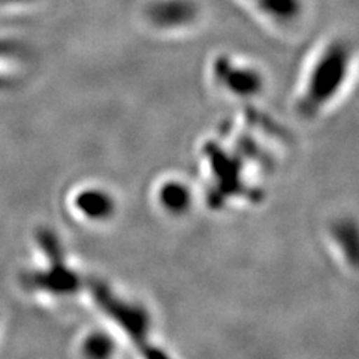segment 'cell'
<instances>
[{"label": "cell", "instance_id": "52a82bcc", "mask_svg": "<svg viewBox=\"0 0 359 359\" xmlns=\"http://www.w3.org/2000/svg\"><path fill=\"white\" fill-rule=\"evenodd\" d=\"M120 339L105 330H87L76 341L80 359H114Z\"/></svg>", "mask_w": 359, "mask_h": 359}, {"label": "cell", "instance_id": "6da1fadb", "mask_svg": "<svg viewBox=\"0 0 359 359\" xmlns=\"http://www.w3.org/2000/svg\"><path fill=\"white\" fill-rule=\"evenodd\" d=\"M355 65V45L344 36L328 39L314 53L295 96L299 117L314 120L346 92Z\"/></svg>", "mask_w": 359, "mask_h": 359}, {"label": "cell", "instance_id": "ba28073f", "mask_svg": "<svg viewBox=\"0 0 359 359\" xmlns=\"http://www.w3.org/2000/svg\"><path fill=\"white\" fill-rule=\"evenodd\" d=\"M243 2H247V4H250V2H252V0H243Z\"/></svg>", "mask_w": 359, "mask_h": 359}, {"label": "cell", "instance_id": "5b68a950", "mask_svg": "<svg viewBox=\"0 0 359 359\" xmlns=\"http://www.w3.org/2000/svg\"><path fill=\"white\" fill-rule=\"evenodd\" d=\"M154 202L157 208L168 216L180 217L192 208L194 192L192 186L183 178L166 177L161 178L154 186Z\"/></svg>", "mask_w": 359, "mask_h": 359}, {"label": "cell", "instance_id": "277c9868", "mask_svg": "<svg viewBox=\"0 0 359 359\" xmlns=\"http://www.w3.org/2000/svg\"><path fill=\"white\" fill-rule=\"evenodd\" d=\"M67 205L71 215L90 228L108 224L118 211L114 194L96 183H84L75 187L67 198Z\"/></svg>", "mask_w": 359, "mask_h": 359}, {"label": "cell", "instance_id": "3957f363", "mask_svg": "<svg viewBox=\"0 0 359 359\" xmlns=\"http://www.w3.org/2000/svg\"><path fill=\"white\" fill-rule=\"evenodd\" d=\"M144 22L166 35L192 30L202 18L198 0H147L142 6Z\"/></svg>", "mask_w": 359, "mask_h": 359}, {"label": "cell", "instance_id": "7a4b0ae2", "mask_svg": "<svg viewBox=\"0 0 359 359\" xmlns=\"http://www.w3.org/2000/svg\"><path fill=\"white\" fill-rule=\"evenodd\" d=\"M208 76L219 93L244 104L261 97L266 87L259 65L228 51L215 54L208 63Z\"/></svg>", "mask_w": 359, "mask_h": 359}, {"label": "cell", "instance_id": "8992f818", "mask_svg": "<svg viewBox=\"0 0 359 359\" xmlns=\"http://www.w3.org/2000/svg\"><path fill=\"white\" fill-rule=\"evenodd\" d=\"M250 5L265 21L282 29L297 26L306 11L304 0H252Z\"/></svg>", "mask_w": 359, "mask_h": 359}]
</instances>
